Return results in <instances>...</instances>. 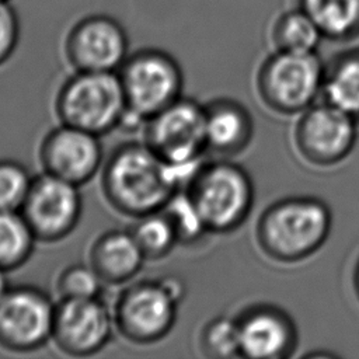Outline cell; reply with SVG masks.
<instances>
[{
  "label": "cell",
  "instance_id": "cell-8",
  "mask_svg": "<svg viewBox=\"0 0 359 359\" xmlns=\"http://www.w3.org/2000/svg\"><path fill=\"white\" fill-rule=\"evenodd\" d=\"M358 122L328 102L304 109L293 128V146L311 167L330 168L345 161L358 139Z\"/></svg>",
  "mask_w": 359,
  "mask_h": 359
},
{
  "label": "cell",
  "instance_id": "cell-6",
  "mask_svg": "<svg viewBox=\"0 0 359 359\" xmlns=\"http://www.w3.org/2000/svg\"><path fill=\"white\" fill-rule=\"evenodd\" d=\"M118 76L126 100V111L143 122L181 97V67L163 49L143 48L128 55Z\"/></svg>",
  "mask_w": 359,
  "mask_h": 359
},
{
  "label": "cell",
  "instance_id": "cell-11",
  "mask_svg": "<svg viewBox=\"0 0 359 359\" xmlns=\"http://www.w3.org/2000/svg\"><path fill=\"white\" fill-rule=\"evenodd\" d=\"M55 304L32 286L8 287L0 299V346L31 352L52 338Z\"/></svg>",
  "mask_w": 359,
  "mask_h": 359
},
{
  "label": "cell",
  "instance_id": "cell-17",
  "mask_svg": "<svg viewBox=\"0 0 359 359\" xmlns=\"http://www.w3.org/2000/svg\"><path fill=\"white\" fill-rule=\"evenodd\" d=\"M144 255L130 231L109 230L90 250V265L107 283L130 280L142 268Z\"/></svg>",
  "mask_w": 359,
  "mask_h": 359
},
{
  "label": "cell",
  "instance_id": "cell-27",
  "mask_svg": "<svg viewBox=\"0 0 359 359\" xmlns=\"http://www.w3.org/2000/svg\"><path fill=\"white\" fill-rule=\"evenodd\" d=\"M20 39L18 14L10 1H0V66L14 53Z\"/></svg>",
  "mask_w": 359,
  "mask_h": 359
},
{
  "label": "cell",
  "instance_id": "cell-18",
  "mask_svg": "<svg viewBox=\"0 0 359 359\" xmlns=\"http://www.w3.org/2000/svg\"><path fill=\"white\" fill-rule=\"evenodd\" d=\"M321 95L359 123V48L339 52L324 65Z\"/></svg>",
  "mask_w": 359,
  "mask_h": 359
},
{
  "label": "cell",
  "instance_id": "cell-2",
  "mask_svg": "<svg viewBox=\"0 0 359 359\" xmlns=\"http://www.w3.org/2000/svg\"><path fill=\"white\" fill-rule=\"evenodd\" d=\"M332 215L316 196H286L266 206L255 224L261 252L279 264H297L314 255L328 240Z\"/></svg>",
  "mask_w": 359,
  "mask_h": 359
},
{
  "label": "cell",
  "instance_id": "cell-20",
  "mask_svg": "<svg viewBox=\"0 0 359 359\" xmlns=\"http://www.w3.org/2000/svg\"><path fill=\"white\" fill-rule=\"evenodd\" d=\"M323 38L316 22L300 7L283 13L271 32L275 50L285 52H316Z\"/></svg>",
  "mask_w": 359,
  "mask_h": 359
},
{
  "label": "cell",
  "instance_id": "cell-13",
  "mask_svg": "<svg viewBox=\"0 0 359 359\" xmlns=\"http://www.w3.org/2000/svg\"><path fill=\"white\" fill-rule=\"evenodd\" d=\"M114 314L95 299H60L55 304L52 339L70 356H90L101 351L112 335Z\"/></svg>",
  "mask_w": 359,
  "mask_h": 359
},
{
  "label": "cell",
  "instance_id": "cell-4",
  "mask_svg": "<svg viewBox=\"0 0 359 359\" xmlns=\"http://www.w3.org/2000/svg\"><path fill=\"white\" fill-rule=\"evenodd\" d=\"M324 65L316 52L275 50L261 63L255 87L261 102L279 115L302 114L321 94Z\"/></svg>",
  "mask_w": 359,
  "mask_h": 359
},
{
  "label": "cell",
  "instance_id": "cell-28",
  "mask_svg": "<svg viewBox=\"0 0 359 359\" xmlns=\"http://www.w3.org/2000/svg\"><path fill=\"white\" fill-rule=\"evenodd\" d=\"M352 286H353V290H355V294L359 300V258L353 266V273H352Z\"/></svg>",
  "mask_w": 359,
  "mask_h": 359
},
{
  "label": "cell",
  "instance_id": "cell-21",
  "mask_svg": "<svg viewBox=\"0 0 359 359\" xmlns=\"http://www.w3.org/2000/svg\"><path fill=\"white\" fill-rule=\"evenodd\" d=\"M35 234L20 210H0V268L21 266L32 254Z\"/></svg>",
  "mask_w": 359,
  "mask_h": 359
},
{
  "label": "cell",
  "instance_id": "cell-16",
  "mask_svg": "<svg viewBox=\"0 0 359 359\" xmlns=\"http://www.w3.org/2000/svg\"><path fill=\"white\" fill-rule=\"evenodd\" d=\"M252 118L247 108L233 100H215L205 105L206 144L229 156L243 151L251 142Z\"/></svg>",
  "mask_w": 359,
  "mask_h": 359
},
{
  "label": "cell",
  "instance_id": "cell-9",
  "mask_svg": "<svg viewBox=\"0 0 359 359\" xmlns=\"http://www.w3.org/2000/svg\"><path fill=\"white\" fill-rule=\"evenodd\" d=\"M178 303L163 279L133 283L115 304V327L135 344L156 342L172 328Z\"/></svg>",
  "mask_w": 359,
  "mask_h": 359
},
{
  "label": "cell",
  "instance_id": "cell-23",
  "mask_svg": "<svg viewBox=\"0 0 359 359\" xmlns=\"http://www.w3.org/2000/svg\"><path fill=\"white\" fill-rule=\"evenodd\" d=\"M161 210L170 219L178 243L191 244L208 233L199 212L184 188L177 191Z\"/></svg>",
  "mask_w": 359,
  "mask_h": 359
},
{
  "label": "cell",
  "instance_id": "cell-10",
  "mask_svg": "<svg viewBox=\"0 0 359 359\" xmlns=\"http://www.w3.org/2000/svg\"><path fill=\"white\" fill-rule=\"evenodd\" d=\"M65 55L76 72H118L129 55V38L116 18L88 14L66 34Z\"/></svg>",
  "mask_w": 359,
  "mask_h": 359
},
{
  "label": "cell",
  "instance_id": "cell-25",
  "mask_svg": "<svg viewBox=\"0 0 359 359\" xmlns=\"http://www.w3.org/2000/svg\"><path fill=\"white\" fill-rule=\"evenodd\" d=\"M104 280L91 265L76 264L65 268L57 278L56 289L60 299L100 297Z\"/></svg>",
  "mask_w": 359,
  "mask_h": 359
},
{
  "label": "cell",
  "instance_id": "cell-26",
  "mask_svg": "<svg viewBox=\"0 0 359 359\" xmlns=\"http://www.w3.org/2000/svg\"><path fill=\"white\" fill-rule=\"evenodd\" d=\"M32 180L22 164L0 160V210H20Z\"/></svg>",
  "mask_w": 359,
  "mask_h": 359
},
{
  "label": "cell",
  "instance_id": "cell-12",
  "mask_svg": "<svg viewBox=\"0 0 359 359\" xmlns=\"http://www.w3.org/2000/svg\"><path fill=\"white\" fill-rule=\"evenodd\" d=\"M20 212L36 240L57 241L77 226L81 196L77 185L43 172L32 180Z\"/></svg>",
  "mask_w": 359,
  "mask_h": 359
},
{
  "label": "cell",
  "instance_id": "cell-30",
  "mask_svg": "<svg viewBox=\"0 0 359 359\" xmlns=\"http://www.w3.org/2000/svg\"><path fill=\"white\" fill-rule=\"evenodd\" d=\"M0 1H10V0H0Z\"/></svg>",
  "mask_w": 359,
  "mask_h": 359
},
{
  "label": "cell",
  "instance_id": "cell-3",
  "mask_svg": "<svg viewBox=\"0 0 359 359\" xmlns=\"http://www.w3.org/2000/svg\"><path fill=\"white\" fill-rule=\"evenodd\" d=\"M184 189L208 231L213 233L240 227L254 205V185L248 172L231 161L201 164Z\"/></svg>",
  "mask_w": 359,
  "mask_h": 359
},
{
  "label": "cell",
  "instance_id": "cell-22",
  "mask_svg": "<svg viewBox=\"0 0 359 359\" xmlns=\"http://www.w3.org/2000/svg\"><path fill=\"white\" fill-rule=\"evenodd\" d=\"M136 219L130 233L146 259L163 258L178 243L175 230L163 210Z\"/></svg>",
  "mask_w": 359,
  "mask_h": 359
},
{
  "label": "cell",
  "instance_id": "cell-24",
  "mask_svg": "<svg viewBox=\"0 0 359 359\" xmlns=\"http://www.w3.org/2000/svg\"><path fill=\"white\" fill-rule=\"evenodd\" d=\"M201 348L210 358H231L240 355L237 321L227 317L210 320L202 330Z\"/></svg>",
  "mask_w": 359,
  "mask_h": 359
},
{
  "label": "cell",
  "instance_id": "cell-5",
  "mask_svg": "<svg viewBox=\"0 0 359 359\" xmlns=\"http://www.w3.org/2000/svg\"><path fill=\"white\" fill-rule=\"evenodd\" d=\"M60 123L101 136L126 112V100L118 72H76L65 81L56 98Z\"/></svg>",
  "mask_w": 359,
  "mask_h": 359
},
{
  "label": "cell",
  "instance_id": "cell-1",
  "mask_svg": "<svg viewBox=\"0 0 359 359\" xmlns=\"http://www.w3.org/2000/svg\"><path fill=\"white\" fill-rule=\"evenodd\" d=\"M187 182L184 172L160 158L146 143H125L115 149L101 180L111 206L135 217L161 210Z\"/></svg>",
  "mask_w": 359,
  "mask_h": 359
},
{
  "label": "cell",
  "instance_id": "cell-29",
  "mask_svg": "<svg viewBox=\"0 0 359 359\" xmlns=\"http://www.w3.org/2000/svg\"><path fill=\"white\" fill-rule=\"evenodd\" d=\"M6 272L4 269L0 268V299L4 296V293L8 290V285H7V278H6Z\"/></svg>",
  "mask_w": 359,
  "mask_h": 359
},
{
  "label": "cell",
  "instance_id": "cell-14",
  "mask_svg": "<svg viewBox=\"0 0 359 359\" xmlns=\"http://www.w3.org/2000/svg\"><path fill=\"white\" fill-rule=\"evenodd\" d=\"M98 137L65 123L52 129L39 147L43 172L77 187L86 184L97 174L102 161Z\"/></svg>",
  "mask_w": 359,
  "mask_h": 359
},
{
  "label": "cell",
  "instance_id": "cell-19",
  "mask_svg": "<svg viewBox=\"0 0 359 359\" xmlns=\"http://www.w3.org/2000/svg\"><path fill=\"white\" fill-rule=\"evenodd\" d=\"M299 7L331 41L359 36V0H299Z\"/></svg>",
  "mask_w": 359,
  "mask_h": 359
},
{
  "label": "cell",
  "instance_id": "cell-7",
  "mask_svg": "<svg viewBox=\"0 0 359 359\" xmlns=\"http://www.w3.org/2000/svg\"><path fill=\"white\" fill-rule=\"evenodd\" d=\"M144 123V143L189 180L201 167L199 157L208 147L205 107L180 97Z\"/></svg>",
  "mask_w": 359,
  "mask_h": 359
},
{
  "label": "cell",
  "instance_id": "cell-15",
  "mask_svg": "<svg viewBox=\"0 0 359 359\" xmlns=\"http://www.w3.org/2000/svg\"><path fill=\"white\" fill-rule=\"evenodd\" d=\"M236 321L241 356L251 359H285L297 346L296 324L278 306H251Z\"/></svg>",
  "mask_w": 359,
  "mask_h": 359
}]
</instances>
